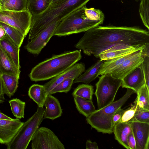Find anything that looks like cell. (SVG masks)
<instances>
[{"label":"cell","instance_id":"6da1fadb","mask_svg":"<svg viewBox=\"0 0 149 149\" xmlns=\"http://www.w3.org/2000/svg\"><path fill=\"white\" fill-rule=\"evenodd\" d=\"M149 43V30L138 26L100 25L85 31L75 47L85 54L98 58L102 52L117 44L132 45Z\"/></svg>","mask_w":149,"mask_h":149},{"label":"cell","instance_id":"7a4b0ae2","mask_svg":"<svg viewBox=\"0 0 149 149\" xmlns=\"http://www.w3.org/2000/svg\"><path fill=\"white\" fill-rule=\"evenodd\" d=\"M104 18V14L100 10L88 8L84 6L62 19L53 36H65L85 32L102 24Z\"/></svg>","mask_w":149,"mask_h":149},{"label":"cell","instance_id":"3957f363","mask_svg":"<svg viewBox=\"0 0 149 149\" xmlns=\"http://www.w3.org/2000/svg\"><path fill=\"white\" fill-rule=\"evenodd\" d=\"M90 0H60L49 6L41 14L32 16L29 40H31L52 24L61 21L81 8Z\"/></svg>","mask_w":149,"mask_h":149},{"label":"cell","instance_id":"277c9868","mask_svg":"<svg viewBox=\"0 0 149 149\" xmlns=\"http://www.w3.org/2000/svg\"><path fill=\"white\" fill-rule=\"evenodd\" d=\"M81 57V52L78 50L54 55L33 67L29 74V78L35 82L52 79L74 65Z\"/></svg>","mask_w":149,"mask_h":149},{"label":"cell","instance_id":"5b68a950","mask_svg":"<svg viewBox=\"0 0 149 149\" xmlns=\"http://www.w3.org/2000/svg\"><path fill=\"white\" fill-rule=\"evenodd\" d=\"M125 93L119 100L101 109L96 110L86 117L87 123L97 132L104 134L113 133L112 123L113 116L115 112L124 104L131 96L136 92L127 88Z\"/></svg>","mask_w":149,"mask_h":149},{"label":"cell","instance_id":"8992f818","mask_svg":"<svg viewBox=\"0 0 149 149\" xmlns=\"http://www.w3.org/2000/svg\"><path fill=\"white\" fill-rule=\"evenodd\" d=\"M45 109L38 106L36 111L18 130L11 141L6 145L7 149H26L35 132L44 119Z\"/></svg>","mask_w":149,"mask_h":149},{"label":"cell","instance_id":"52a82bcc","mask_svg":"<svg viewBox=\"0 0 149 149\" xmlns=\"http://www.w3.org/2000/svg\"><path fill=\"white\" fill-rule=\"evenodd\" d=\"M122 82V80L115 78L110 74H103L99 77V80L95 84L96 90L95 93L98 109L114 101Z\"/></svg>","mask_w":149,"mask_h":149},{"label":"cell","instance_id":"ba28073f","mask_svg":"<svg viewBox=\"0 0 149 149\" xmlns=\"http://www.w3.org/2000/svg\"><path fill=\"white\" fill-rule=\"evenodd\" d=\"M32 15L28 9L23 11L0 10V22L12 26L26 37L31 28Z\"/></svg>","mask_w":149,"mask_h":149},{"label":"cell","instance_id":"9c48e42d","mask_svg":"<svg viewBox=\"0 0 149 149\" xmlns=\"http://www.w3.org/2000/svg\"><path fill=\"white\" fill-rule=\"evenodd\" d=\"M32 149H64V146L49 129L41 127L34 133L31 139Z\"/></svg>","mask_w":149,"mask_h":149},{"label":"cell","instance_id":"30bf717a","mask_svg":"<svg viewBox=\"0 0 149 149\" xmlns=\"http://www.w3.org/2000/svg\"><path fill=\"white\" fill-rule=\"evenodd\" d=\"M61 21L49 26L39 34L28 42L25 48L29 53L38 55L53 36L55 30Z\"/></svg>","mask_w":149,"mask_h":149},{"label":"cell","instance_id":"8fae6325","mask_svg":"<svg viewBox=\"0 0 149 149\" xmlns=\"http://www.w3.org/2000/svg\"><path fill=\"white\" fill-rule=\"evenodd\" d=\"M128 122L136 140V149H148L149 123L140 122L133 118Z\"/></svg>","mask_w":149,"mask_h":149},{"label":"cell","instance_id":"7c38bea8","mask_svg":"<svg viewBox=\"0 0 149 149\" xmlns=\"http://www.w3.org/2000/svg\"><path fill=\"white\" fill-rule=\"evenodd\" d=\"M146 44L136 45L124 44L115 45L100 53L98 54V58L101 61L115 58L143 49L144 48Z\"/></svg>","mask_w":149,"mask_h":149},{"label":"cell","instance_id":"4fadbf2b","mask_svg":"<svg viewBox=\"0 0 149 149\" xmlns=\"http://www.w3.org/2000/svg\"><path fill=\"white\" fill-rule=\"evenodd\" d=\"M143 49L136 52L132 56L109 74L115 78L122 80L142 63L143 60Z\"/></svg>","mask_w":149,"mask_h":149},{"label":"cell","instance_id":"5bb4252c","mask_svg":"<svg viewBox=\"0 0 149 149\" xmlns=\"http://www.w3.org/2000/svg\"><path fill=\"white\" fill-rule=\"evenodd\" d=\"M85 65L83 63H75L65 71L52 78L44 84L47 94L54 87L65 79L72 78L74 79L81 75L85 71Z\"/></svg>","mask_w":149,"mask_h":149},{"label":"cell","instance_id":"9a60e30c","mask_svg":"<svg viewBox=\"0 0 149 149\" xmlns=\"http://www.w3.org/2000/svg\"><path fill=\"white\" fill-rule=\"evenodd\" d=\"M23 123L17 118L0 119V144L6 145L10 142Z\"/></svg>","mask_w":149,"mask_h":149},{"label":"cell","instance_id":"2e32d148","mask_svg":"<svg viewBox=\"0 0 149 149\" xmlns=\"http://www.w3.org/2000/svg\"><path fill=\"white\" fill-rule=\"evenodd\" d=\"M145 84L144 76L140 65L124 77L121 86L123 88L132 89L137 93Z\"/></svg>","mask_w":149,"mask_h":149},{"label":"cell","instance_id":"e0dca14e","mask_svg":"<svg viewBox=\"0 0 149 149\" xmlns=\"http://www.w3.org/2000/svg\"><path fill=\"white\" fill-rule=\"evenodd\" d=\"M45 107L44 118L54 120L61 116L62 110L60 102L56 97L48 94L44 102Z\"/></svg>","mask_w":149,"mask_h":149},{"label":"cell","instance_id":"ac0fdd59","mask_svg":"<svg viewBox=\"0 0 149 149\" xmlns=\"http://www.w3.org/2000/svg\"><path fill=\"white\" fill-rule=\"evenodd\" d=\"M0 44L12 60L16 66L19 69V47L6 33L4 37L0 39Z\"/></svg>","mask_w":149,"mask_h":149},{"label":"cell","instance_id":"d6986e66","mask_svg":"<svg viewBox=\"0 0 149 149\" xmlns=\"http://www.w3.org/2000/svg\"><path fill=\"white\" fill-rule=\"evenodd\" d=\"M20 70L0 44V73L7 74L19 78Z\"/></svg>","mask_w":149,"mask_h":149},{"label":"cell","instance_id":"ffe728a7","mask_svg":"<svg viewBox=\"0 0 149 149\" xmlns=\"http://www.w3.org/2000/svg\"><path fill=\"white\" fill-rule=\"evenodd\" d=\"M132 131L131 126L128 122L118 123L114 125L113 128L115 139L127 149H130L127 143V138Z\"/></svg>","mask_w":149,"mask_h":149},{"label":"cell","instance_id":"44dd1931","mask_svg":"<svg viewBox=\"0 0 149 149\" xmlns=\"http://www.w3.org/2000/svg\"><path fill=\"white\" fill-rule=\"evenodd\" d=\"M135 52L113 59L104 61L100 68L98 76L110 74L121 65L127 59L132 56Z\"/></svg>","mask_w":149,"mask_h":149},{"label":"cell","instance_id":"7402d4cb","mask_svg":"<svg viewBox=\"0 0 149 149\" xmlns=\"http://www.w3.org/2000/svg\"><path fill=\"white\" fill-rule=\"evenodd\" d=\"M18 77L10 74H3L1 75V81L3 90L10 98L13 96L18 86Z\"/></svg>","mask_w":149,"mask_h":149},{"label":"cell","instance_id":"603a6c76","mask_svg":"<svg viewBox=\"0 0 149 149\" xmlns=\"http://www.w3.org/2000/svg\"><path fill=\"white\" fill-rule=\"evenodd\" d=\"M104 61H98L79 77L75 79L73 84L77 83H84L88 84L98 77V74L100 68Z\"/></svg>","mask_w":149,"mask_h":149},{"label":"cell","instance_id":"cb8c5ba5","mask_svg":"<svg viewBox=\"0 0 149 149\" xmlns=\"http://www.w3.org/2000/svg\"><path fill=\"white\" fill-rule=\"evenodd\" d=\"M28 95L38 105V106L43 107L44 102L47 95L44 85L34 84L29 88Z\"/></svg>","mask_w":149,"mask_h":149},{"label":"cell","instance_id":"d4e9b609","mask_svg":"<svg viewBox=\"0 0 149 149\" xmlns=\"http://www.w3.org/2000/svg\"><path fill=\"white\" fill-rule=\"evenodd\" d=\"M73 97L77 110L80 113L86 117L89 116L96 110L92 100L78 96Z\"/></svg>","mask_w":149,"mask_h":149},{"label":"cell","instance_id":"484cf974","mask_svg":"<svg viewBox=\"0 0 149 149\" xmlns=\"http://www.w3.org/2000/svg\"><path fill=\"white\" fill-rule=\"evenodd\" d=\"M52 0H27V9L32 16L39 15L50 5Z\"/></svg>","mask_w":149,"mask_h":149},{"label":"cell","instance_id":"4316f807","mask_svg":"<svg viewBox=\"0 0 149 149\" xmlns=\"http://www.w3.org/2000/svg\"><path fill=\"white\" fill-rule=\"evenodd\" d=\"M27 0H0L2 10L23 11L27 9Z\"/></svg>","mask_w":149,"mask_h":149},{"label":"cell","instance_id":"83f0119b","mask_svg":"<svg viewBox=\"0 0 149 149\" xmlns=\"http://www.w3.org/2000/svg\"><path fill=\"white\" fill-rule=\"evenodd\" d=\"M0 26L5 30L6 33L19 47L21 46L25 36L15 28L0 22Z\"/></svg>","mask_w":149,"mask_h":149},{"label":"cell","instance_id":"f1b7e54d","mask_svg":"<svg viewBox=\"0 0 149 149\" xmlns=\"http://www.w3.org/2000/svg\"><path fill=\"white\" fill-rule=\"evenodd\" d=\"M93 91V86L88 84H82L79 85L74 89L72 94L73 96H78L92 100Z\"/></svg>","mask_w":149,"mask_h":149},{"label":"cell","instance_id":"f546056e","mask_svg":"<svg viewBox=\"0 0 149 149\" xmlns=\"http://www.w3.org/2000/svg\"><path fill=\"white\" fill-rule=\"evenodd\" d=\"M137 97L134 102L140 107L149 110V90L144 85L137 93Z\"/></svg>","mask_w":149,"mask_h":149},{"label":"cell","instance_id":"4dcf8cb0","mask_svg":"<svg viewBox=\"0 0 149 149\" xmlns=\"http://www.w3.org/2000/svg\"><path fill=\"white\" fill-rule=\"evenodd\" d=\"M12 112L17 119L24 118L25 102L17 99H13L9 101Z\"/></svg>","mask_w":149,"mask_h":149},{"label":"cell","instance_id":"1f68e13d","mask_svg":"<svg viewBox=\"0 0 149 149\" xmlns=\"http://www.w3.org/2000/svg\"><path fill=\"white\" fill-rule=\"evenodd\" d=\"M139 11L143 24L149 30V0H141Z\"/></svg>","mask_w":149,"mask_h":149},{"label":"cell","instance_id":"d6a6232c","mask_svg":"<svg viewBox=\"0 0 149 149\" xmlns=\"http://www.w3.org/2000/svg\"><path fill=\"white\" fill-rule=\"evenodd\" d=\"M74 79L72 78L65 79L50 91L48 94L52 95L57 93H68L71 89Z\"/></svg>","mask_w":149,"mask_h":149},{"label":"cell","instance_id":"836d02e7","mask_svg":"<svg viewBox=\"0 0 149 149\" xmlns=\"http://www.w3.org/2000/svg\"><path fill=\"white\" fill-rule=\"evenodd\" d=\"M132 118L140 122L149 123V110L140 107L137 105Z\"/></svg>","mask_w":149,"mask_h":149},{"label":"cell","instance_id":"e575fe53","mask_svg":"<svg viewBox=\"0 0 149 149\" xmlns=\"http://www.w3.org/2000/svg\"><path fill=\"white\" fill-rule=\"evenodd\" d=\"M143 61L140 65L144 74L145 85L149 90V56L143 55Z\"/></svg>","mask_w":149,"mask_h":149},{"label":"cell","instance_id":"d590c367","mask_svg":"<svg viewBox=\"0 0 149 149\" xmlns=\"http://www.w3.org/2000/svg\"><path fill=\"white\" fill-rule=\"evenodd\" d=\"M134 103L132 107L125 109L120 122H128L133 118L137 107L136 103Z\"/></svg>","mask_w":149,"mask_h":149},{"label":"cell","instance_id":"8d00e7d4","mask_svg":"<svg viewBox=\"0 0 149 149\" xmlns=\"http://www.w3.org/2000/svg\"><path fill=\"white\" fill-rule=\"evenodd\" d=\"M125 110L120 108L115 112L113 116L112 120V123L113 127L114 125L120 122Z\"/></svg>","mask_w":149,"mask_h":149},{"label":"cell","instance_id":"74e56055","mask_svg":"<svg viewBox=\"0 0 149 149\" xmlns=\"http://www.w3.org/2000/svg\"><path fill=\"white\" fill-rule=\"evenodd\" d=\"M127 142L130 149H136V141L132 131L128 136Z\"/></svg>","mask_w":149,"mask_h":149},{"label":"cell","instance_id":"f35d334b","mask_svg":"<svg viewBox=\"0 0 149 149\" xmlns=\"http://www.w3.org/2000/svg\"><path fill=\"white\" fill-rule=\"evenodd\" d=\"M87 149H98L97 143L96 142H92L90 140H87L86 142Z\"/></svg>","mask_w":149,"mask_h":149},{"label":"cell","instance_id":"ab89813d","mask_svg":"<svg viewBox=\"0 0 149 149\" xmlns=\"http://www.w3.org/2000/svg\"><path fill=\"white\" fill-rule=\"evenodd\" d=\"M1 74L0 73V104L3 103L5 100L4 94L1 81Z\"/></svg>","mask_w":149,"mask_h":149},{"label":"cell","instance_id":"60d3db41","mask_svg":"<svg viewBox=\"0 0 149 149\" xmlns=\"http://www.w3.org/2000/svg\"><path fill=\"white\" fill-rule=\"evenodd\" d=\"M0 119L8 120H11L13 118H12L7 116L5 114L0 112Z\"/></svg>","mask_w":149,"mask_h":149},{"label":"cell","instance_id":"b9f144b4","mask_svg":"<svg viewBox=\"0 0 149 149\" xmlns=\"http://www.w3.org/2000/svg\"><path fill=\"white\" fill-rule=\"evenodd\" d=\"M6 33V31L3 28L0 26V39L3 38Z\"/></svg>","mask_w":149,"mask_h":149},{"label":"cell","instance_id":"7bdbcfd3","mask_svg":"<svg viewBox=\"0 0 149 149\" xmlns=\"http://www.w3.org/2000/svg\"><path fill=\"white\" fill-rule=\"evenodd\" d=\"M60 0H52L51 4H54Z\"/></svg>","mask_w":149,"mask_h":149},{"label":"cell","instance_id":"ee69618b","mask_svg":"<svg viewBox=\"0 0 149 149\" xmlns=\"http://www.w3.org/2000/svg\"><path fill=\"white\" fill-rule=\"evenodd\" d=\"M136 1L138 2L139 0H135Z\"/></svg>","mask_w":149,"mask_h":149},{"label":"cell","instance_id":"f6af8a7d","mask_svg":"<svg viewBox=\"0 0 149 149\" xmlns=\"http://www.w3.org/2000/svg\"><path fill=\"white\" fill-rule=\"evenodd\" d=\"M1 6H0V10H1Z\"/></svg>","mask_w":149,"mask_h":149}]
</instances>
